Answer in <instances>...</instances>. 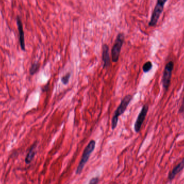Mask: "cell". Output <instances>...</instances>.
I'll return each mask as SVG.
<instances>
[{"label":"cell","mask_w":184,"mask_h":184,"mask_svg":"<svg viewBox=\"0 0 184 184\" xmlns=\"http://www.w3.org/2000/svg\"><path fill=\"white\" fill-rule=\"evenodd\" d=\"M40 67V64L38 62H35L34 64H32L31 67L30 69L29 72L30 74L31 75H34L36 74L38 71L39 70Z\"/></svg>","instance_id":"8fae6325"},{"label":"cell","mask_w":184,"mask_h":184,"mask_svg":"<svg viewBox=\"0 0 184 184\" xmlns=\"http://www.w3.org/2000/svg\"><path fill=\"white\" fill-rule=\"evenodd\" d=\"M174 68V62L172 61L168 62L166 64L163 71L162 83L164 90L167 91L171 84V76Z\"/></svg>","instance_id":"5b68a950"},{"label":"cell","mask_w":184,"mask_h":184,"mask_svg":"<svg viewBox=\"0 0 184 184\" xmlns=\"http://www.w3.org/2000/svg\"><path fill=\"white\" fill-rule=\"evenodd\" d=\"M71 76V73L69 72V73H67L66 75H64L61 77V82L63 83L64 85H66V84L69 83Z\"/></svg>","instance_id":"4fadbf2b"},{"label":"cell","mask_w":184,"mask_h":184,"mask_svg":"<svg viewBox=\"0 0 184 184\" xmlns=\"http://www.w3.org/2000/svg\"><path fill=\"white\" fill-rule=\"evenodd\" d=\"M184 168V158L180 163L178 164L177 165L174 167V168L172 170L171 173L169 174L168 179L170 180H172L176 176L177 174L179 173L180 171H182Z\"/></svg>","instance_id":"9c48e42d"},{"label":"cell","mask_w":184,"mask_h":184,"mask_svg":"<svg viewBox=\"0 0 184 184\" xmlns=\"http://www.w3.org/2000/svg\"><path fill=\"white\" fill-rule=\"evenodd\" d=\"M95 145H96V141L94 140H91L87 145V146L86 147L85 149L83 150V155L81 157V160L79 163V165L77 166L76 170L77 174H80L82 172L86 163H87L88 160H89V158L90 157L91 154L95 149Z\"/></svg>","instance_id":"7a4b0ae2"},{"label":"cell","mask_w":184,"mask_h":184,"mask_svg":"<svg viewBox=\"0 0 184 184\" xmlns=\"http://www.w3.org/2000/svg\"><path fill=\"white\" fill-rule=\"evenodd\" d=\"M133 95H128L124 96L121 100L120 104L118 106V108L115 110L112 120V130H115L118 125V118L124 113L127 110L129 104L133 98Z\"/></svg>","instance_id":"6da1fadb"},{"label":"cell","mask_w":184,"mask_h":184,"mask_svg":"<svg viewBox=\"0 0 184 184\" xmlns=\"http://www.w3.org/2000/svg\"><path fill=\"white\" fill-rule=\"evenodd\" d=\"M167 0H158L149 22V26L155 27L157 24L158 20L164 11L165 4Z\"/></svg>","instance_id":"3957f363"},{"label":"cell","mask_w":184,"mask_h":184,"mask_svg":"<svg viewBox=\"0 0 184 184\" xmlns=\"http://www.w3.org/2000/svg\"><path fill=\"white\" fill-rule=\"evenodd\" d=\"M110 48L107 44H104L102 46V59L103 61V68L107 69L110 65Z\"/></svg>","instance_id":"ba28073f"},{"label":"cell","mask_w":184,"mask_h":184,"mask_svg":"<svg viewBox=\"0 0 184 184\" xmlns=\"http://www.w3.org/2000/svg\"><path fill=\"white\" fill-rule=\"evenodd\" d=\"M152 68V64L151 62L147 61L144 63L143 66V72L145 73H147L150 71Z\"/></svg>","instance_id":"7c38bea8"},{"label":"cell","mask_w":184,"mask_h":184,"mask_svg":"<svg viewBox=\"0 0 184 184\" xmlns=\"http://www.w3.org/2000/svg\"><path fill=\"white\" fill-rule=\"evenodd\" d=\"M148 110H149V106L147 104H144L142 107L141 111L139 112L135 123L134 129L136 133H138L141 130L142 125L146 118Z\"/></svg>","instance_id":"8992f818"},{"label":"cell","mask_w":184,"mask_h":184,"mask_svg":"<svg viewBox=\"0 0 184 184\" xmlns=\"http://www.w3.org/2000/svg\"><path fill=\"white\" fill-rule=\"evenodd\" d=\"M179 112L180 113H183L184 112V96L183 99L182 105H181V106L180 107V109H179Z\"/></svg>","instance_id":"9a60e30c"},{"label":"cell","mask_w":184,"mask_h":184,"mask_svg":"<svg viewBox=\"0 0 184 184\" xmlns=\"http://www.w3.org/2000/svg\"><path fill=\"white\" fill-rule=\"evenodd\" d=\"M36 146L37 145L36 144H34L30 148L29 151L28 152L27 157H26V158H25V162L27 164H29V163H31V161L33 160L34 158L35 157V154H36Z\"/></svg>","instance_id":"30bf717a"},{"label":"cell","mask_w":184,"mask_h":184,"mask_svg":"<svg viewBox=\"0 0 184 184\" xmlns=\"http://www.w3.org/2000/svg\"><path fill=\"white\" fill-rule=\"evenodd\" d=\"M124 41V35L123 33H119L115 41V43L112 49V61L114 63L118 62L119 59L121 51Z\"/></svg>","instance_id":"277c9868"},{"label":"cell","mask_w":184,"mask_h":184,"mask_svg":"<svg viewBox=\"0 0 184 184\" xmlns=\"http://www.w3.org/2000/svg\"><path fill=\"white\" fill-rule=\"evenodd\" d=\"M16 22H17V28L19 30V41L20 43L21 48L22 50L25 51L26 50H25V40H24V32L21 19L19 16H18L17 17Z\"/></svg>","instance_id":"52a82bcc"},{"label":"cell","mask_w":184,"mask_h":184,"mask_svg":"<svg viewBox=\"0 0 184 184\" xmlns=\"http://www.w3.org/2000/svg\"><path fill=\"white\" fill-rule=\"evenodd\" d=\"M99 180H100V179H99V177H98V176L94 177L90 180L88 184H98Z\"/></svg>","instance_id":"5bb4252c"}]
</instances>
